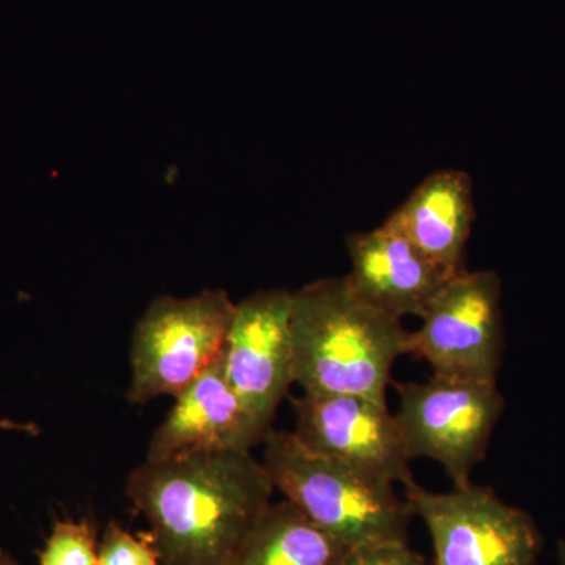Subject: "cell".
<instances>
[{"label":"cell","mask_w":565,"mask_h":565,"mask_svg":"<svg viewBox=\"0 0 565 565\" xmlns=\"http://www.w3.org/2000/svg\"><path fill=\"white\" fill-rule=\"evenodd\" d=\"M397 423L411 460L440 463L452 486L471 481L486 459L504 396L497 382L438 377L394 385Z\"/></svg>","instance_id":"5"},{"label":"cell","mask_w":565,"mask_h":565,"mask_svg":"<svg viewBox=\"0 0 565 565\" xmlns=\"http://www.w3.org/2000/svg\"><path fill=\"white\" fill-rule=\"evenodd\" d=\"M0 430H13V433H24L31 435L40 434V429L36 424L11 422V419H0Z\"/></svg>","instance_id":"17"},{"label":"cell","mask_w":565,"mask_h":565,"mask_svg":"<svg viewBox=\"0 0 565 565\" xmlns=\"http://www.w3.org/2000/svg\"><path fill=\"white\" fill-rule=\"evenodd\" d=\"M99 535L90 519L57 520L39 553V565H99Z\"/></svg>","instance_id":"14"},{"label":"cell","mask_w":565,"mask_h":565,"mask_svg":"<svg viewBox=\"0 0 565 565\" xmlns=\"http://www.w3.org/2000/svg\"><path fill=\"white\" fill-rule=\"evenodd\" d=\"M234 308L223 289L152 300L132 333L129 403L177 397L188 388L221 355Z\"/></svg>","instance_id":"4"},{"label":"cell","mask_w":565,"mask_h":565,"mask_svg":"<svg viewBox=\"0 0 565 565\" xmlns=\"http://www.w3.org/2000/svg\"><path fill=\"white\" fill-rule=\"evenodd\" d=\"M404 490L433 542L429 565H537L544 541L533 516L490 487L470 481L433 492L414 481Z\"/></svg>","instance_id":"6"},{"label":"cell","mask_w":565,"mask_h":565,"mask_svg":"<svg viewBox=\"0 0 565 565\" xmlns=\"http://www.w3.org/2000/svg\"><path fill=\"white\" fill-rule=\"evenodd\" d=\"M263 465L274 489L343 544H408L412 512L392 482L316 455L292 433L273 430Z\"/></svg>","instance_id":"3"},{"label":"cell","mask_w":565,"mask_h":565,"mask_svg":"<svg viewBox=\"0 0 565 565\" xmlns=\"http://www.w3.org/2000/svg\"><path fill=\"white\" fill-rule=\"evenodd\" d=\"M275 492L252 452L145 460L125 494L148 523L162 565H230Z\"/></svg>","instance_id":"1"},{"label":"cell","mask_w":565,"mask_h":565,"mask_svg":"<svg viewBox=\"0 0 565 565\" xmlns=\"http://www.w3.org/2000/svg\"><path fill=\"white\" fill-rule=\"evenodd\" d=\"M476 218L473 180L463 170H438L416 185L382 225L403 236L451 274L467 270Z\"/></svg>","instance_id":"12"},{"label":"cell","mask_w":565,"mask_h":565,"mask_svg":"<svg viewBox=\"0 0 565 565\" xmlns=\"http://www.w3.org/2000/svg\"><path fill=\"white\" fill-rule=\"evenodd\" d=\"M0 565H20L10 553H7L6 550L0 548Z\"/></svg>","instance_id":"18"},{"label":"cell","mask_w":565,"mask_h":565,"mask_svg":"<svg viewBox=\"0 0 565 565\" xmlns=\"http://www.w3.org/2000/svg\"><path fill=\"white\" fill-rule=\"evenodd\" d=\"M351 550L282 500L264 511L230 565H341Z\"/></svg>","instance_id":"13"},{"label":"cell","mask_w":565,"mask_h":565,"mask_svg":"<svg viewBox=\"0 0 565 565\" xmlns=\"http://www.w3.org/2000/svg\"><path fill=\"white\" fill-rule=\"evenodd\" d=\"M294 292L267 289L236 303L222 351L226 381L248 408L273 424L294 382Z\"/></svg>","instance_id":"9"},{"label":"cell","mask_w":565,"mask_h":565,"mask_svg":"<svg viewBox=\"0 0 565 565\" xmlns=\"http://www.w3.org/2000/svg\"><path fill=\"white\" fill-rule=\"evenodd\" d=\"M98 556L99 565H162L150 535L132 534L115 520L99 535Z\"/></svg>","instance_id":"15"},{"label":"cell","mask_w":565,"mask_h":565,"mask_svg":"<svg viewBox=\"0 0 565 565\" xmlns=\"http://www.w3.org/2000/svg\"><path fill=\"white\" fill-rule=\"evenodd\" d=\"M341 565H429L408 544H374L352 548Z\"/></svg>","instance_id":"16"},{"label":"cell","mask_w":565,"mask_h":565,"mask_svg":"<svg viewBox=\"0 0 565 565\" xmlns=\"http://www.w3.org/2000/svg\"><path fill=\"white\" fill-rule=\"evenodd\" d=\"M557 565H565V541L557 542Z\"/></svg>","instance_id":"19"},{"label":"cell","mask_w":565,"mask_h":565,"mask_svg":"<svg viewBox=\"0 0 565 565\" xmlns=\"http://www.w3.org/2000/svg\"><path fill=\"white\" fill-rule=\"evenodd\" d=\"M273 424L253 414L226 381L222 353L174 397L169 415L148 444L150 462L200 452H252L273 433Z\"/></svg>","instance_id":"10"},{"label":"cell","mask_w":565,"mask_h":565,"mask_svg":"<svg viewBox=\"0 0 565 565\" xmlns=\"http://www.w3.org/2000/svg\"><path fill=\"white\" fill-rule=\"evenodd\" d=\"M345 245L351 258L345 281L367 303L399 321L422 318L435 294L456 275L384 225L351 234Z\"/></svg>","instance_id":"11"},{"label":"cell","mask_w":565,"mask_h":565,"mask_svg":"<svg viewBox=\"0 0 565 565\" xmlns=\"http://www.w3.org/2000/svg\"><path fill=\"white\" fill-rule=\"evenodd\" d=\"M294 382L310 394H355L386 404L393 367L405 355L403 321L359 296L345 278L294 292Z\"/></svg>","instance_id":"2"},{"label":"cell","mask_w":565,"mask_h":565,"mask_svg":"<svg viewBox=\"0 0 565 565\" xmlns=\"http://www.w3.org/2000/svg\"><path fill=\"white\" fill-rule=\"evenodd\" d=\"M300 444L316 455L348 465L394 486L414 482L411 457L388 404L355 394L291 397Z\"/></svg>","instance_id":"8"},{"label":"cell","mask_w":565,"mask_h":565,"mask_svg":"<svg viewBox=\"0 0 565 565\" xmlns=\"http://www.w3.org/2000/svg\"><path fill=\"white\" fill-rule=\"evenodd\" d=\"M503 288L493 270L452 275L408 332L405 353L438 377L497 382L504 359Z\"/></svg>","instance_id":"7"}]
</instances>
